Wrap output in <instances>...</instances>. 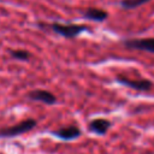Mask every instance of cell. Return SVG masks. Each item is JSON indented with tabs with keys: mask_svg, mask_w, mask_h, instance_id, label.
I'll list each match as a JSON object with an SVG mask.
<instances>
[{
	"mask_svg": "<svg viewBox=\"0 0 154 154\" xmlns=\"http://www.w3.org/2000/svg\"><path fill=\"white\" fill-rule=\"evenodd\" d=\"M111 123L106 119H94L90 124H89V129L95 132V134H99V135H103L106 134V131L108 130Z\"/></svg>",
	"mask_w": 154,
	"mask_h": 154,
	"instance_id": "7",
	"label": "cell"
},
{
	"mask_svg": "<svg viewBox=\"0 0 154 154\" xmlns=\"http://www.w3.org/2000/svg\"><path fill=\"white\" fill-rule=\"evenodd\" d=\"M149 0H122L120 5H122V7L130 10V8H135V7H138L141 5H144Z\"/></svg>",
	"mask_w": 154,
	"mask_h": 154,
	"instance_id": "9",
	"label": "cell"
},
{
	"mask_svg": "<svg viewBox=\"0 0 154 154\" xmlns=\"http://www.w3.org/2000/svg\"><path fill=\"white\" fill-rule=\"evenodd\" d=\"M52 29L60 34L61 36L64 37H67V38H71V37H75L77 36L78 34L83 32L84 30H87L88 28L85 25H76V24H69V25H63V24H52Z\"/></svg>",
	"mask_w": 154,
	"mask_h": 154,
	"instance_id": "2",
	"label": "cell"
},
{
	"mask_svg": "<svg viewBox=\"0 0 154 154\" xmlns=\"http://www.w3.org/2000/svg\"><path fill=\"white\" fill-rule=\"evenodd\" d=\"M28 96H29V99H31V100L41 101V102L47 103V105H53V103L57 102L55 96H54L52 93L47 91V90H40V89H38V90H32V91H30V93L28 94Z\"/></svg>",
	"mask_w": 154,
	"mask_h": 154,
	"instance_id": "5",
	"label": "cell"
},
{
	"mask_svg": "<svg viewBox=\"0 0 154 154\" xmlns=\"http://www.w3.org/2000/svg\"><path fill=\"white\" fill-rule=\"evenodd\" d=\"M11 55L18 60H28L29 53L25 51H11Z\"/></svg>",
	"mask_w": 154,
	"mask_h": 154,
	"instance_id": "10",
	"label": "cell"
},
{
	"mask_svg": "<svg viewBox=\"0 0 154 154\" xmlns=\"http://www.w3.org/2000/svg\"><path fill=\"white\" fill-rule=\"evenodd\" d=\"M83 14H84L85 18H88V19H90V20H96V22H102V20H105V19L107 18V16H108L107 12H105L103 10L94 8V7L88 8Z\"/></svg>",
	"mask_w": 154,
	"mask_h": 154,
	"instance_id": "8",
	"label": "cell"
},
{
	"mask_svg": "<svg viewBox=\"0 0 154 154\" xmlns=\"http://www.w3.org/2000/svg\"><path fill=\"white\" fill-rule=\"evenodd\" d=\"M36 125V120L34 119H26L20 122L19 124H16L10 128H5V129H0V136L1 137H13V136H18L22 135L24 132H28L29 130L34 129Z\"/></svg>",
	"mask_w": 154,
	"mask_h": 154,
	"instance_id": "1",
	"label": "cell"
},
{
	"mask_svg": "<svg viewBox=\"0 0 154 154\" xmlns=\"http://www.w3.org/2000/svg\"><path fill=\"white\" fill-rule=\"evenodd\" d=\"M54 135L63 140H72L78 137L81 135V131L77 126H66V128L59 129L58 131H54Z\"/></svg>",
	"mask_w": 154,
	"mask_h": 154,
	"instance_id": "6",
	"label": "cell"
},
{
	"mask_svg": "<svg viewBox=\"0 0 154 154\" xmlns=\"http://www.w3.org/2000/svg\"><path fill=\"white\" fill-rule=\"evenodd\" d=\"M124 46L129 49H138L154 53V37L153 38H142V40H128L124 42Z\"/></svg>",
	"mask_w": 154,
	"mask_h": 154,
	"instance_id": "3",
	"label": "cell"
},
{
	"mask_svg": "<svg viewBox=\"0 0 154 154\" xmlns=\"http://www.w3.org/2000/svg\"><path fill=\"white\" fill-rule=\"evenodd\" d=\"M117 81L129 88H132V89H136V90H140V91H147L149 90L152 87H153V83L150 81H147V79H137V81H132V79H128L123 76H118L117 77Z\"/></svg>",
	"mask_w": 154,
	"mask_h": 154,
	"instance_id": "4",
	"label": "cell"
}]
</instances>
